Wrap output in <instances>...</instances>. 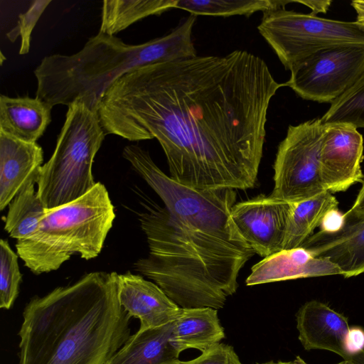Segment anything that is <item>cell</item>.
Instances as JSON below:
<instances>
[{
    "instance_id": "21",
    "label": "cell",
    "mask_w": 364,
    "mask_h": 364,
    "mask_svg": "<svg viewBox=\"0 0 364 364\" xmlns=\"http://www.w3.org/2000/svg\"><path fill=\"white\" fill-rule=\"evenodd\" d=\"M177 0H105L100 33L115 36L134 23L176 8Z\"/></svg>"
},
{
    "instance_id": "9",
    "label": "cell",
    "mask_w": 364,
    "mask_h": 364,
    "mask_svg": "<svg viewBox=\"0 0 364 364\" xmlns=\"http://www.w3.org/2000/svg\"><path fill=\"white\" fill-rule=\"evenodd\" d=\"M284 83L304 100L331 103L364 75V43L320 49L296 63Z\"/></svg>"
},
{
    "instance_id": "22",
    "label": "cell",
    "mask_w": 364,
    "mask_h": 364,
    "mask_svg": "<svg viewBox=\"0 0 364 364\" xmlns=\"http://www.w3.org/2000/svg\"><path fill=\"white\" fill-rule=\"evenodd\" d=\"M36 179L28 181L9 204L5 230L11 237L21 240L31 237L38 229L46 213L34 185Z\"/></svg>"
},
{
    "instance_id": "4",
    "label": "cell",
    "mask_w": 364,
    "mask_h": 364,
    "mask_svg": "<svg viewBox=\"0 0 364 364\" xmlns=\"http://www.w3.org/2000/svg\"><path fill=\"white\" fill-rule=\"evenodd\" d=\"M196 18L191 14L170 33L144 43L127 44L115 36L98 32L74 54L46 55L33 72L36 97L52 108L80 101L97 112L105 91L125 73L196 56L192 39Z\"/></svg>"
},
{
    "instance_id": "8",
    "label": "cell",
    "mask_w": 364,
    "mask_h": 364,
    "mask_svg": "<svg viewBox=\"0 0 364 364\" xmlns=\"http://www.w3.org/2000/svg\"><path fill=\"white\" fill-rule=\"evenodd\" d=\"M324 126L321 118L289 126L274 164L273 197L293 203L326 191L319 168Z\"/></svg>"
},
{
    "instance_id": "16",
    "label": "cell",
    "mask_w": 364,
    "mask_h": 364,
    "mask_svg": "<svg viewBox=\"0 0 364 364\" xmlns=\"http://www.w3.org/2000/svg\"><path fill=\"white\" fill-rule=\"evenodd\" d=\"M341 274L340 269L327 259L314 256L300 247L283 250L255 264L246 279L247 286L290 279Z\"/></svg>"
},
{
    "instance_id": "3",
    "label": "cell",
    "mask_w": 364,
    "mask_h": 364,
    "mask_svg": "<svg viewBox=\"0 0 364 364\" xmlns=\"http://www.w3.org/2000/svg\"><path fill=\"white\" fill-rule=\"evenodd\" d=\"M117 274L91 272L33 297L18 332L19 364H105L131 336Z\"/></svg>"
},
{
    "instance_id": "20",
    "label": "cell",
    "mask_w": 364,
    "mask_h": 364,
    "mask_svg": "<svg viewBox=\"0 0 364 364\" xmlns=\"http://www.w3.org/2000/svg\"><path fill=\"white\" fill-rule=\"evenodd\" d=\"M338 202L328 191L293 202L283 250L298 248L321 227L326 216L338 210Z\"/></svg>"
},
{
    "instance_id": "14",
    "label": "cell",
    "mask_w": 364,
    "mask_h": 364,
    "mask_svg": "<svg viewBox=\"0 0 364 364\" xmlns=\"http://www.w3.org/2000/svg\"><path fill=\"white\" fill-rule=\"evenodd\" d=\"M117 295L128 315L139 320V330L172 323L181 313V308L156 284L130 272L117 274Z\"/></svg>"
},
{
    "instance_id": "1",
    "label": "cell",
    "mask_w": 364,
    "mask_h": 364,
    "mask_svg": "<svg viewBox=\"0 0 364 364\" xmlns=\"http://www.w3.org/2000/svg\"><path fill=\"white\" fill-rule=\"evenodd\" d=\"M285 86L248 51L137 68L116 80L97 113L105 134L156 139L170 177L198 190L253 188L270 101Z\"/></svg>"
},
{
    "instance_id": "25",
    "label": "cell",
    "mask_w": 364,
    "mask_h": 364,
    "mask_svg": "<svg viewBox=\"0 0 364 364\" xmlns=\"http://www.w3.org/2000/svg\"><path fill=\"white\" fill-rule=\"evenodd\" d=\"M22 274L19 269L18 255L10 247L8 241H0V308L9 309L16 299Z\"/></svg>"
},
{
    "instance_id": "15",
    "label": "cell",
    "mask_w": 364,
    "mask_h": 364,
    "mask_svg": "<svg viewBox=\"0 0 364 364\" xmlns=\"http://www.w3.org/2000/svg\"><path fill=\"white\" fill-rule=\"evenodd\" d=\"M43 151L36 142H26L0 131V210L16 194L38 178L43 166Z\"/></svg>"
},
{
    "instance_id": "23",
    "label": "cell",
    "mask_w": 364,
    "mask_h": 364,
    "mask_svg": "<svg viewBox=\"0 0 364 364\" xmlns=\"http://www.w3.org/2000/svg\"><path fill=\"white\" fill-rule=\"evenodd\" d=\"M293 1L276 0H177L176 8L195 16H249L257 11L285 8Z\"/></svg>"
},
{
    "instance_id": "24",
    "label": "cell",
    "mask_w": 364,
    "mask_h": 364,
    "mask_svg": "<svg viewBox=\"0 0 364 364\" xmlns=\"http://www.w3.org/2000/svg\"><path fill=\"white\" fill-rule=\"evenodd\" d=\"M321 119L324 124L346 122L357 129L364 128V75L331 103Z\"/></svg>"
},
{
    "instance_id": "2",
    "label": "cell",
    "mask_w": 364,
    "mask_h": 364,
    "mask_svg": "<svg viewBox=\"0 0 364 364\" xmlns=\"http://www.w3.org/2000/svg\"><path fill=\"white\" fill-rule=\"evenodd\" d=\"M123 157L164 204L140 215L149 247L134 267L181 308L222 309L237 289L240 269L256 253L231 218L236 190H198L163 172L139 146Z\"/></svg>"
},
{
    "instance_id": "17",
    "label": "cell",
    "mask_w": 364,
    "mask_h": 364,
    "mask_svg": "<svg viewBox=\"0 0 364 364\" xmlns=\"http://www.w3.org/2000/svg\"><path fill=\"white\" fill-rule=\"evenodd\" d=\"M51 110L37 97L1 95L0 131L26 142H36L51 122Z\"/></svg>"
},
{
    "instance_id": "30",
    "label": "cell",
    "mask_w": 364,
    "mask_h": 364,
    "mask_svg": "<svg viewBox=\"0 0 364 364\" xmlns=\"http://www.w3.org/2000/svg\"><path fill=\"white\" fill-rule=\"evenodd\" d=\"M350 210L355 213H364V178L361 188Z\"/></svg>"
},
{
    "instance_id": "18",
    "label": "cell",
    "mask_w": 364,
    "mask_h": 364,
    "mask_svg": "<svg viewBox=\"0 0 364 364\" xmlns=\"http://www.w3.org/2000/svg\"><path fill=\"white\" fill-rule=\"evenodd\" d=\"M173 322L139 329L105 364H181L171 340Z\"/></svg>"
},
{
    "instance_id": "33",
    "label": "cell",
    "mask_w": 364,
    "mask_h": 364,
    "mask_svg": "<svg viewBox=\"0 0 364 364\" xmlns=\"http://www.w3.org/2000/svg\"><path fill=\"white\" fill-rule=\"evenodd\" d=\"M337 364H356L355 362L352 361V360H343V361L337 363Z\"/></svg>"
},
{
    "instance_id": "10",
    "label": "cell",
    "mask_w": 364,
    "mask_h": 364,
    "mask_svg": "<svg viewBox=\"0 0 364 364\" xmlns=\"http://www.w3.org/2000/svg\"><path fill=\"white\" fill-rule=\"evenodd\" d=\"M291 205L262 194L236 203L231 218L243 239L264 258L283 250Z\"/></svg>"
},
{
    "instance_id": "5",
    "label": "cell",
    "mask_w": 364,
    "mask_h": 364,
    "mask_svg": "<svg viewBox=\"0 0 364 364\" xmlns=\"http://www.w3.org/2000/svg\"><path fill=\"white\" fill-rule=\"evenodd\" d=\"M114 218L108 191L97 182L82 197L46 209L36 231L17 240V254L36 274L58 269L73 255L93 259L100 253Z\"/></svg>"
},
{
    "instance_id": "13",
    "label": "cell",
    "mask_w": 364,
    "mask_h": 364,
    "mask_svg": "<svg viewBox=\"0 0 364 364\" xmlns=\"http://www.w3.org/2000/svg\"><path fill=\"white\" fill-rule=\"evenodd\" d=\"M296 328L304 349L329 350L343 360L364 364V352L356 357L348 352V319L326 304L316 300L305 303L296 314Z\"/></svg>"
},
{
    "instance_id": "32",
    "label": "cell",
    "mask_w": 364,
    "mask_h": 364,
    "mask_svg": "<svg viewBox=\"0 0 364 364\" xmlns=\"http://www.w3.org/2000/svg\"><path fill=\"white\" fill-rule=\"evenodd\" d=\"M262 364H307L302 358L297 356L296 359L292 362H268Z\"/></svg>"
},
{
    "instance_id": "12",
    "label": "cell",
    "mask_w": 364,
    "mask_h": 364,
    "mask_svg": "<svg viewBox=\"0 0 364 364\" xmlns=\"http://www.w3.org/2000/svg\"><path fill=\"white\" fill-rule=\"evenodd\" d=\"M314 256L336 265L345 278L364 272V213L350 209L341 226L332 232L319 230L301 246Z\"/></svg>"
},
{
    "instance_id": "6",
    "label": "cell",
    "mask_w": 364,
    "mask_h": 364,
    "mask_svg": "<svg viewBox=\"0 0 364 364\" xmlns=\"http://www.w3.org/2000/svg\"><path fill=\"white\" fill-rule=\"evenodd\" d=\"M105 135L96 112L80 101L68 106L54 151L36 181L46 209L73 201L94 188L92 164Z\"/></svg>"
},
{
    "instance_id": "27",
    "label": "cell",
    "mask_w": 364,
    "mask_h": 364,
    "mask_svg": "<svg viewBox=\"0 0 364 364\" xmlns=\"http://www.w3.org/2000/svg\"><path fill=\"white\" fill-rule=\"evenodd\" d=\"M181 364H242L232 346L217 343L198 356Z\"/></svg>"
},
{
    "instance_id": "29",
    "label": "cell",
    "mask_w": 364,
    "mask_h": 364,
    "mask_svg": "<svg viewBox=\"0 0 364 364\" xmlns=\"http://www.w3.org/2000/svg\"><path fill=\"white\" fill-rule=\"evenodd\" d=\"M294 3H299L311 9V14L316 16L317 14H326L329 9L331 0H298L293 1Z\"/></svg>"
},
{
    "instance_id": "28",
    "label": "cell",
    "mask_w": 364,
    "mask_h": 364,
    "mask_svg": "<svg viewBox=\"0 0 364 364\" xmlns=\"http://www.w3.org/2000/svg\"><path fill=\"white\" fill-rule=\"evenodd\" d=\"M350 354L356 357L364 352V330L359 327L350 328L347 340Z\"/></svg>"
},
{
    "instance_id": "11",
    "label": "cell",
    "mask_w": 364,
    "mask_h": 364,
    "mask_svg": "<svg viewBox=\"0 0 364 364\" xmlns=\"http://www.w3.org/2000/svg\"><path fill=\"white\" fill-rule=\"evenodd\" d=\"M319 152L320 176L325 191H346L362 183L363 139L358 129L346 122L324 124Z\"/></svg>"
},
{
    "instance_id": "7",
    "label": "cell",
    "mask_w": 364,
    "mask_h": 364,
    "mask_svg": "<svg viewBox=\"0 0 364 364\" xmlns=\"http://www.w3.org/2000/svg\"><path fill=\"white\" fill-rule=\"evenodd\" d=\"M257 29L289 70L323 48L364 43V26L356 21L323 18L285 8L264 12Z\"/></svg>"
},
{
    "instance_id": "31",
    "label": "cell",
    "mask_w": 364,
    "mask_h": 364,
    "mask_svg": "<svg viewBox=\"0 0 364 364\" xmlns=\"http://www.w3.org/2000/svg\"><path fill=\"white\" fill-rule=\"evenodd\" d=\"M351 6L357 14L356 22L364 26V0H355Z\"/></svg>"
},
{
    "instance_id": "26",
    "label": "cell",
    "mask_w": 364,
    "mask_h": 364,
    "mask_svg": "<svg viewBox=\"0 0 364 364\" xmlns=\"http://www.w3.org/2000/svg\"><path fill=\"white\" fill-rule=\"evenodd\" d=\"M50 3V0L33 1L26 12L19 14L16 26L6 33V37L11 42H14L18 36L21 37L19 54L24 55L29 52L32 31Z\"/></svg>"
},
{
    "instance_id": "19",
    "label": "cell",
    "mask_w": 364,
    "mask_h": 364,
    "mask_svg": "<svg viewBox=\"0 0 364 364\" xmlns=\"http://www.w3.org/2000/svg\"><path fill=\"white\" fill-rule=\"evenodd\" d=\"M225 337L218 310L209 308H181L173 322L171 343L181 353L190 348L205 351Z\"/></svg>"
}]
</instances>
